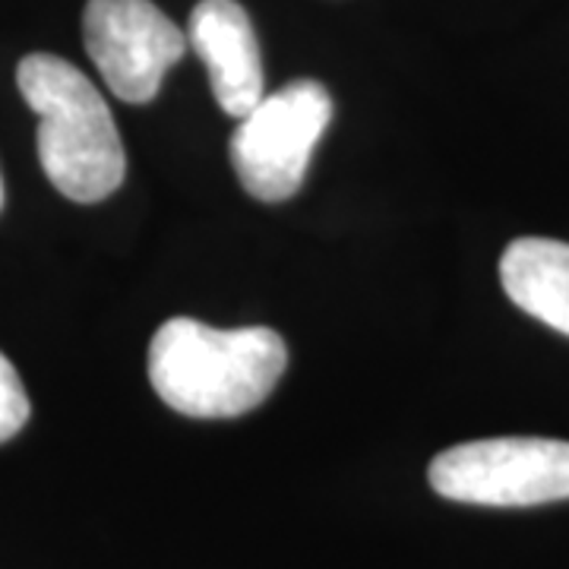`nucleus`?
Masks as SVG:
<instances>
[{
  "label": "nucleus",
  "mask_w": 569,
  "mask_h": 569,
  "mask_svg": "<svg viewBox=\"0 0 569 569\" xmlns=\"http://www.w3.org/2000/svg\"><path fill=\"white\" fill-rule=\"evenodd\" d=\"M284 367V339L269 326L216 329L174 317L149 342V383L187 418H238L260 408Z\"/></svg>",
  "instance_id": "obj_1"
},
{
  "label": "nucleus",
  "mask_w": 569,
  "mask_h": 569,
  "mask_svg": "<svg viewBox=\"0 0 569 569\" xmlns=\"http://www.w3.org/2000/svg\"><path fill=\"white\" fill-rule=\"evenodd\" d=\"M26 104L39 114V162L73 203H102L127 174L121 133L102 92L58 54H29L17 67Z\"/></svg>",
  "instance_id": "obj_2"
},
{
  "label": "nucleus",
  "mask_w": 569,
  "mask_h": 569,
  "mask_svg": "<svg viewBox=\"0 0 569 569\" xmlns=\"http://www.w3.org/2000/svg\"><path fill=\"white\" fill-rule=\"evenodd\" d=\"M430 488L471 507H541L569 500V443L548 437H490L443 449Z\"/></svg>",
  "instance_id": "obj_3"
},
{
  "label": "nucleus",
  "mask_w": 569,
  "mask_h": 569,
  "mask_svg": "<svg viewBox=\"0 0 569 569\" xmlns=\"http://www.w3.org/2000/svg\"><path fill=\"white\" fill-rule=\"evenodd\" d=\"M329 121L332 96L323 82L295 80L263 96L231 137V164L241 187L263 203L291 200Z\"/></svg>",
  "instance_id": "obj_4"
},
{
  "label": "nucleus",
  "mask_w": 569,
  "mask_h": 569,
  "mask_svg": "<svg viewBox=\"0 0 569 569\" xmlns=\"http://www.w3.org/2000/svg\"><path fill=\"white\" fill-rule=\"evenodd\" d=\"M82 39L104 86L130 104L152 102L190 44L152 0H89Z\"/></svg>",
  "instance_id": "obj_5"
},
{
  "label": "nucleus",
  "mask_w": 569,
  "mask_h": 569,
  "mask_svg": "<svg viewBox=\"0 0 569 569\" xmlns=\"http://www.w3.org/2000/svg\"><path fill=\"white\" fill-rule=\"evenodd\" d=\"M187 41L209 70L212 96L231 118H247L263 102V54L253 22L238 0H200Z\"/></svg>",
  "instance_id": "obj_6"
},
{
  "label": "nucleus",
  "mask_w": 569,
  "mask_h": 569,
  "mask_svg": "<svg viewBox=\"0 0 569 569\" xmlns=\"http://www.w3.org/2000/svg\"><path fill=\"white\" fill-rule=\"evenodd\" d=\"M500 282L509 301L569 336V244L519 238L500 257Z\"/></svg>",
  "instance_id": "obj_7"
},
{
  "label": "nucleus",
  "mask_w": 569,
  "mask_h": 569,
  "mask_svg": "<svg viewBox=\"0 0 569 569\" xmlns=\"http://www.w3.org/2000/svg\"><path fill=\"white\" fill-rule=\"evenodd\" d=\"M29 392L22 387L17 367L7 361V355L0 351V443L13 440L29 421Z\"/></svg>",
  "instance_id": "obj_8"
},
{
  "label": "nucleus",
  "mask_w": 569,
  "mask_h": 569,
  "mask_svg": "<svg viewBox=\"0 0 569 569\" xmlns=\"http://www.w3.org/2000/svg\"><path fill=\"white\" fill-rule=\"evenodd\" d=\"M0 206H3V181H0Z\"/></svg>",
  "instance_id": "obj_9"
}]
</instances>
